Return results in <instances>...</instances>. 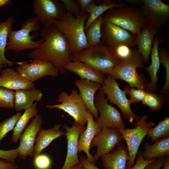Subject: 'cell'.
<instances>
[{
	"label": "cell",
	"instance_id": "43",
	"mask_svg": "<svg viewBox=\"0 0 169 169\" xmlns=\"http://www.w3.org/2000/svg\"><path fill=\"white\" fill-rule=\"evenodd\" d=\"M141 152L140 150L138 151L136 155L137 158L136 163L133 166L128 169H144L147 165L155 160H145L142 156Z\"/></svg>",
	"mask_w": 169,
	"mask_h": 169
},
{
	"label": "cell",
	"instance_id": "4",
	"mask_svg": "<svg viewBox=\"0 0 169 169\" xmlns=\"http://www.w3.org/2000/svg\"><path fill=\"white\" fill-rule=\"evenodd\" d=\"M73 60L85 64L105 74L121 61L112 50L102 42L89 46L73 56Z\"/></svg>",
	"mask_w": 169,
	"mask_h": 169
},
{
	"label": "cell",
	"instance_id": "20",
	"mask_svg": "<svg viewBox=\"0 0 169 169\" xmlns=\"http://www.w3.org/2000/svg\"><path fill=\"white\" fill-rule=\"evenodd\" d=\"M0 87L15 91L34 88L35 85L22 76L16 70L6 68L0 71Z\"/></svg>",
	"mask_w": 169,
	"mask_h": 169
},
{
	"label": "cell",
	"instance_id": "2",
	"mask_svg": "<svg viewBox=\"0 0 169 169\" xmlns=\"http://www.w3.org/2000/svg\"><path fill=\"white\" fill-rule=\"evenodd\" d=\"M89 15L75 17L66 12L60 19L55 20L53 24L66 38L73 56L89 45L84 30V25Z\"/></svg>",
	"mask_w": 169,
	"mask_h": 169
},
{
	"label": "cell",
	"instance_id": "19",
	"mask_svg": "<svg viewBox=\"0 0 169 169\" xmlns=\"http://www.w3.org/2000/svg\"><path fill=\"white\" fill-rule=\"evenodd\" d=\"M74 83L79 90V94L84 102L87 110L96 120L99 114L95 105V95L97 90L101 89L102 84L81 79L77 80Z\"/></svg>",
	"mask_w": 169,
	"mask_h": 169
},
{
	"label": "cell",
	"instance_id": "40",
	"mask_svg": "<svg viewBox=\"0 0 169 169\" xmlns=\"http://www.w3.org/2000/svg\"><path fill=\"white\" fill-rule=\"evenodd\" d=\"M111 49L116 56L121 60L128 58L131 53L130 47L125 45H120Z\"/></svg>",
	"mask_w": 169,
	"mask_h": 169
},
{
	"label": "cell",
	"instance_id": "21",
	"mask_svg": "<svg viewBox=\"0 0 169 169\" xmlns=\"http://www.w3.org/2000/svg\"><path fill=\"white\" fill-rule=\"evenodd\" d=\"M101 160L105 169H126L127 161L129 160L127 147L121 142Z\"/></svg>",
	"mask_w": 169,
	"mask_h": 169
},
{
	"label": "cell",
	"instance_id": "10",
	"mask_svg": "<svg viewBox=\"0 0 169 169\" xmlns=\"http://www.w3.org/2000/svg\"><path fill=\"white\" fill-rule=\"evenodd\" d=\"M102 85V89L106 95L108 101L119 107L125 118L128 119L131 123L135 120L136 121L141 119V117L132 111L131 104L126 98V94L120 88L119 84L115 78L106 74V77Z\"/></svg>",
	"mask_w": 169,
	"mask_h": 169
},
{
	"label": "cell",
	"instance_id": "49",
	"mask_svg": "<svg viewBox=\"0 0 169 169\" xmlns=\"http://www.w3.org/2000/svg\"><path fill=\"white\" fill-rule=\"evenodd\" d=\"M162 169H169V155L166 157Z\"/></svg>",
	"mask_w": 169,
	"mask_h": 169
},
{
	"label": "cell",
	"instance_id": "27",
	"mask_svg": "<svg viewBox=\"0 0 169 169\" xmlns=\"http://www.w3.org/2000/svg\"><path fill=\"white\" fill-rule=\"evenodd\" d=\"M14 23V18L13 16L9 17L4 22L0 23V72L7 65L13 67L14 64L18 65L21 62L10 61L5 55L8 36Z\"/></svg>",
	"mask_w": 169,
	"mask_h": 169
},
{
	"label": "cell",
	"instance_id": "15",
	"mask_svg": "<svg viewBox=\"0 0 169 169\" xmlns=\"http://www.w3.org/2000/svg\"><path fill=\"white\" fill-rule=\"evenodd\" d=\"M122 139L121 135L116 129H101L99 133L93 137L90 145V148L97 147L94 156L95 162L112 151L121 142Z\"/></svg>",
	"mask_w": 169,
	"mask_h": 169
},
{
	"label": "cell",
	"instance_id": "31",
	"mask_svg": "<svg viewBox=\"0 0 169 169\" xmlns=\"http://www.w3.org/2000/svg\"><path fill=\"white\" fill-rule=\"evenodd\" d=\"M104 14L95 20L85 31L86 37L89 46L95 45L102 42L101 25L104 20Z\"/></svg>",
	"mask_w": 169,
	"mask_h": 169
},
{
	"label": "cell",
	"instance_id": "14",
	"mask_svg": "<svg viewBox=\"0 0 169 169\" xmlns=\"http://www.w3.org/2000/svg\"><path fill=\"white\" fill-rule=\"evenodd\" d=\"M150 25L159 31L169 20V6L160 0H143L140 8Z\"/></svg>",
	"mask_w": 169,
	"mask_h": 169
},
{
	"label": "cell",
	"instance_id": "23",
	"mask_svg": "<svg viewBox=\"0 0 169 169\" xmlns=\"http://www.w3.org/2000/svg\"><path fill=\"white\" fill-rule=\"evenodd\" d=\"M159 32L148 23L137 35V49L145 62H148L154 38Z\"/></svg>",
	"mask_w": 169,
	"mask_h": 169
},
{
	"label": "cell",
	"instance_id": "33",
	"mask_svg": "<svg viewBox=\"0 0 169 169\" xmlns=\"http://www.w3.org/2000/svg\"><path fill=\"white\" fill-rule=\"evenodd\" d=\"M142 103L148 106L151 110L156 111L160 110L163 106L164 100L161 94H158L155 92L147 91Z\"/></svg>",
	"mask_w": 169,
	"mask_h": 169
},
{
	"label": "cell",
	"instance_id": "1",
	"mask_svg": "<svg viewBox=\"0 0 169 169\" xmlns=\"http://www.w3.org/2000/svg\"><path fill=\"white\" fill-rule=\"evenodd\" d=\"M40 34L43 41L29 52V58L49 62L57 69L59 73L64 74L65 67L72 61L73 58L66 38L54 24L43 27Z\"/></svg>",
	"mask_w": 169,
	"mask_h": 169
},
{
	"label": "cell",
	"instance_id": "46",
	"mask_svg": "<svg viewBox=\"0 0 169 169\" xmlns=\"http://www.w3.org/2000/svg\"><path fill=\"white\" fill-rule=\"evenodd\" d=\"M79 160L85 169H100L97 167L95 164L90 162L86 158L82 155L80 156Z\"/></svg>",
	"mask_w": 169,
	"mask_h": 169
},
{
	"label": "cell",
	"instance_id": "7",
	"mask_svg": "<svg viewBox=\"0 0 169 169\" xmlns=\"http://www.w3.org/2000/svg\"><path fill=\"white\" fill-rule=\"evenodd\" d=\"M147 115L143 116L133 124V129L118 130L127 144L129 160L127 162L126 169L131 167L135 164V160L139 147L145 137L149 130L155 124L153 121L147 122Z\"/></svg>",
	"mask_w": 169,
	"mask_h": 169
},
{
	"label": "cell",
	"instance_id": "41",
	"mask_svg": "<svg viewBox=\"0 0 169 169\" xmlns=\"http://www.w3.org/2000/svg\"><path fill=\"white\" fill-rule=\"evenodd\" d=\"M18 156L17 148L8 150L0 149V159L15 163Z\"/></svg>",
	"mask_w": 169,
	"mask_h": 169
},
{
	"label": "cell",
	"instance_id": "26",
	"mask_svg": "<svg viewBox=\"0 0 169 169\" xmlns=\"http://www.w3.org/2000/svg\"><path fill=\"white\" fill-rule=\"evenodd\" d=\"M61 124L55 125L50 129H41L38 135L34 147L33 157L42 151L55 139L65 135V132L60 130Z\"/></svg>",
	"mask_w": 169,
	"mask_h": 169
},
{
	"label": "cell",
	"instance_id": "11",
	"mask_svg": "<svg viewBox=\"0 0 169 169\" xmlns=\"http://www.w3.org/2000/svg\"><path fill=\"white\" fill-rule=\"evenodd\" d=\"M101 28L102 41L111 49L121 44L137 46V35L115 24L104 20Z\"/></svg>",
	"mask_w": 169,
	"mask_h": 169
},
{
	"label": "cell",
	"instance_id": "42",
	"mask_svg": "<svg viewBox=\"0 0 169 169\" xmlns=\"http://www.w3.org/2000/svg\"><path fill=\"white\" fill-rule=\"evenodd\" d=\"M80 8V16L86 14V11L89 6L92 3L98 5L100 4L103 0H76Z\"/></svg>",
	"mask_w": 169,
	"mask_h": 169
},
{
	"label": "cell",
	"instance_id": "30",
	"mask_svg": "<svg viewBox=\"0 0 169 169\" xmlns=\"http://www.w3.org/2000/svg\"><path fill=\"white\" fill-rule=\"evenodd\" d=\"M37 102L35 101L29 108L25 110L23 115L18 120L13 129L11 141L18 142L20 136L29 122L30 120L38 115V110L37 109Z\"/></svg>",
	"mask_w": 169,
	"mask_h": 169
},
{
	"label": "cell",
	"instance_id": "34",
	"mask_svg": "<svg viewBox=\"0 0 169 169\" xmlns=\"http://www.w3.org/2000/svg\"><path fill=\"white\" fill-rule=\"evenodd\" d=\"M158 54L160 63L164 67L166 70L165 84L161 91V93H165L169 90V54L167 50L162 47L158 49Z\"/></svg>",
	"mask_w": 169,
	"mask_h": 169
},
{
	"label": "cell",
	"instance_id": "48",
	"mask_svg": "<svg viewBox=\"0 0 169 169\" xmlns=\"http://www.w3.org/2000/svg\"><path fill=\"white\" fill-rule=\"evenodd\" d=\"M69 169H85V168L80 161L79 163L72 166Z\"/></svg>",
	"mask_w": 169,
	"mask_h": 169
},
{
	"label": "cell",
	"instance_id": "16",
	"mask_svg": "<svg viewBox=\"0 0 169 169\" xmlns=\"http://www.w3.org/2000/svg\"><path fill=\"white\" fill-rule=\"evenodd\" d=\"M43 123L42 116L39 115H37L32 119L21 135L19 146L17 148L20 158L25 159L28 156L33 157L36 140L42 129Z\"/></svg>",
	"mask_w": 169,
	"mask_h": 169
},
{
	"label": "cell",
	"instance_id": "18",
	"mask_svg": "<svg viewBox=\"0 0 169 169\" xmlns=\"http://www.w3.org/2000/svg\"><path fill=\"white\" fill-rule=\"evenodd\" d=\"M86 119L87 126L79 136L78 152L83 151L86 155L87 159L91 163L95 164L94 156L90 152V145L93 138L99 133L100 129L95 120L93 115L87 110Z\"/></svg>",
	"mask_w": 169,
	"mask_h": 169
},
{
	"label": "cell",
	"instance_id": "25",
	"mask_svg": "<svg viewBox=\"0 0 169 169\" xmlns=\"http://www.w3.org/2000/svg\"><path fill=\"white\" fill-rule=\"evenodd\" d=\"M158 34L155 36L152 44L151 54V64L148 67L144 68L148 73L151 79V82L148 83L147 91L153 92H155L157 88L158 78L157 74L160 65L158 47L163 39V37Z\"/></svg>",
	"mask_w": 169,
	"mask_h": 169
},
{
	"label": "cell",
	"instance_id": "8",
	"mask_svg": "<svg viewBox=\"0 0 169 169\" xmlns=\"http://www.w3.org/2000/svg\"><path fill=\"white\" fill-rule=\"evenodd\" d=\"M94 103L99 114L95 121L100 129L104 128L125 129V124L120 113L114 106L108 103V100L102 89L95 96Z\"/></svg>",
	"mask_w": 169,
	"mask_h": 169
},
{
	"label": "cell",
	"instance_id": "39",
	"mask_svg": "<svg viewBox=\"0 0 169 169\" xmlns=\"http://www.w3.org/2000/svg\"><path fill=\"white\" fill-rule=\"evenodd\" d=\"M67 12L75 17L80 16L79 7L77 3L73 0H61Z\"/></svg>",
	"mask_w": 169,
	"mask_h": 169
},
{
	"label": "cell",
	"instance_id": "17",
	"mask_svg": "<svg viewBox=\"0 0 169 169\" xmlns=\"http://www.w3.org/2000/svg\"><path fill=\"white\" fill-rule=\"evenodd\" d=\"M63 128L66 130L65 135L67 140V151L65 161L61 169H69L80 162L78 157L79 137L86 127L74 121L71 127L65 125Z\"/></svg>",
	"mask_w": 169,
	"mask_h": 169
},
{
	"label": "cell",
	"instance_id": "44",
	"mask_svg": "<svg viewBox=\"0 0 169 169\" xmlns=\"http://www.w3.org/2000/svg\"><path fill=\"white\" fill-rule=\"evenodd\" d=\"M165 159V157H164L155 159L147 165L144 169H160L164 164Z\"/></svg>",
	"mask_w": 169,
	"mask_h": 169
},
{
	"label": "cell",
	"instance_id": "38",
	"mask_svg": "<svg viewBox=\"0 0 169 169\" xmlns=\"http://www.w3.org/2000/svg\"><path fill=\"white\" fill-rule=\"evenodd\" d=\"M33 164L36 169H49L51 161L48 155L40 153L33 157Z\"/></svg>",
	"mask_w": 169,
	"mask_h": 169
},
{
	"label": "cell",
	"instance_id": "5",
	"mask_svg": "<svg viewBox=\"0 0 169 169\" xmlns=\"http://www.w3.org/2000/svg\"><path fill=\"white\" fill-rule=\"evenodd\" d=\"M104 19L137 35L148 23L140 8L127 5L110 9Z\"/></svg>",
	"mask_w": 169,
	"mask_h": 169
},
{
	"label": "cell",
	"instance_id": "47",
	"mask_svg": "<svg viewBox=\"0 0 169 169\" xmlns=\"http://www.w3.org/2000/svg\"><path fill=\"white\" fill-rule=\"evenodd\" d=\"M13 4L10 0H0V10L4 7L8 5H11Z\"/></svg>",
	"mask_w": 169,
	"mask_h": 169
},
{
	"label": "cell",
	"instance_id": "45",
	"mask_svg": "<svg viewBox=\"0 0 169 169\" xmlns=\"http://www.w3.org/2000/svg\"><path fill=\"white\" fill-rule=\"evenodd\" d=\"M0 169H18L15 163L0 159Z\"/></svg>",
	"mask_w": 169,
	"mask_h": 169
},
{
	"label": "cell",
	"instance_id": "35",
	"mask_svg": "<svg viewBox=\"0 0 169 169\" xmlns=\"http://www.w3.org/2000/svg\"><path fill=\"white\" fill-rule=\"evenodd\" d=\"M15 91L0 87V108H14Z\"/></svg>",
	"mask_w": 169,
	"mask_h": 169
},
{
	"label": "cell",
	"instance_id": "12",
	"mask_svg": "<svg viewBox=\"0 0 169 169\" xmlns=\"http://www.w3.org/2000/svg\"><path fill=\"white\" fill-rule=\"evenodd\" d=\"M32 4L33 12L43 27L53 24L66 12L61 0H35Z\"/></svg>",
	"mask_w": 169,
	"mask_h": 169
},
{
	"label": "cell",
	"instance_id": "24",
	"mask_svg": "<svg viewBox=\"0 0 169 169\" xmlns=\"http://www.w3.org/2000/svg\"><path fill=\"white\" fill-rule=\"evenodd\" d=\"M43 96L42 92L35 88L15 91L14 108L17 112L30 107L35 101H40Z\"/></svg>",
	"mask_w": 169,
	"mask_h": 169
},
{
	"label": "cell",
	"instance_id": "3",
	"mask_svg": "<svg viewBox=\"0 0 169 169\" xmlns=\"http://www.w3.org/2000/svg\"><path fill=\"white\" fill-rule=\"evenodd\" d=\"M143 59L136 48L131 50L130 56L121 60L120 64L109 71V74L115 79L123 80L131 87L147 91L148 83L146 78L142 74L137 73V69L145 68Z\"/></svg>",
	"mask_w": 169,
	"mask_h": 169
},
{
	"label": "cell",
	"instance_id": "6",
	"mask_svg": "<svg viewBox=\"0 0 169 169\" xmlns=\"http://www.w3.org/2000/svg\"><path fill=\"white\" fill-rule=\"evenodd\" d=\"M21 26L18 30L14 31L12 29L10 31L6 51L10 50L18 53L26 49H34L43 41L42 39L37 41L33 40L38 36V33L30 35L31 33L37 32L40 29V22L36 17L28 18Z\"/></svg>",
	"mask_w": 169,
	"mask_h": 169
},
{
	"label": "cell",
	"instance_id": "37",
	"mask_svg": "<svg viewBox=\"0 0 169 169\" xmlns=\"http://www.w3.org/2000/svg\"><path fill=\"white\" fill-rule=\"evenodd\" d=\"M124 91L130 95V99L129 100L131 104L142 102L145 95L146 91L136 89L128 85L125 87Z\"/></svg>",
	"mask_w": 169,
	"mask_h": 169
},
{
	"label": "cell",
	"instance_id": "36",
	"mask_svg": "<svg viewBox=\"0 0 169 169\" xmlns=\"http://www.w3.org/2000/svg\"><path fill=\"white\" fill-rule=\"evenodd\" d=\"M22 114L17 112L0 123V143L6 135L10 131L13 130L18 120Z\"/></svg>",
	"mask_w": 169,
	"mask_h": 169
},
{
	"label": "cell",
	"instance_id": "29",
	"mask_svg": "<svg viewBox=\"0 0 169 169\" xmlns=\"http://www.w3.org/2000/svg\"><path fill=\"white\" fill-rule=\"evenodd\" d=\"M144 148L141 153L146 160L166 156L169 155V137L157 140L151 145L146 143Z\"/></svg>",
	"mask_w": 169,
	"mask_h": 169
},
{
	"label": "cell",
	"instance_id": "28",
	"mask_svg": "<svg viewBox=\"0 0 169 169\" xmlns=\"http://www.w3.org/2000/svg\"><path fill=\"white\" fill-rule=\"evenodd\" d=\"M126 6L123 1L111 0H104L99 4L92 3L88 7L86 13L89 15L84 25L86 30L90 24L96 19L107 10L114 8Z\"/></svg>",
	"mask_w": 169,
	"mask_h": 169
},
{
	"label": "cell",
	"instance_id": "9",
	"mask_svg": "<svg viewBox=\"0 0 169 169\" xmlns=\"http://www.w3.org/2000/svg\"><path fill=\"white\" fill-rule=\"evenodd\" d=\"M57 100L60 104L48 105L47 107L49 109L56 108L62 110L72 116L74 121L82 126H85L87 109L77 90H72L69 95L65 91H61Z\"/></svg>",
	"mask_w": 169,
	"mask_h": 169
},
{
	"label": "cell",
	"instance_id": "32",
	"mask_svg": "<svg viewBox=\"0 0 169 169\" xmlns=\"http://www.w3.org/2000/svg\"><path fill=\"white\" fill-rule=\"evenodd\" d=\"M147 139L151 138V142L169 137V117H166L155 127L148 131Z\"/></svg>",
	"mask_w": 169,
	"mask_h": 169
},
{
	"label": "cell",
	"instance_id": "22",
	"mask_svg": "<svg viewBox=\"0 0 169 169\" xmlns=\"http://www.w3.org/2000/svg\"><path fill=\"white\" fill-rule=\"evenodd\" d=\"M67 70L77 74L81 79L86 80L102 84L105 74L90 66L76 60H73L66 66Z\"/></svg>",
	"mask_w": 169,
	"mask_h": 169
},
{
	"label": "cell",
	"instance_id": "13",
	"mask_svg": "<svg viewBox=\"0 0 169 169\" xmlns=\"http://www.w3.org/2000/svg\"><path fill=\"white\" fill-rule=\"evenodd\" d=\"M16 70L22 76L33 83L45 76H57L59 73L57 69L51 63L39 59L21 61L16 68Z\"/></svg>",
	"mask_w": 169,
	"mask_h": 169
}]
</instances>
